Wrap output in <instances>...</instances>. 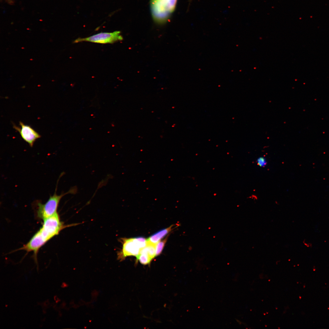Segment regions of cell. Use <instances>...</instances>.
Returning <instances> with one entry per match:
<instances>
[{
    "label": "cell",
    "instance_id": "obj_1",
    "mask_svg": "<svg viewBox=\"0 0 329 329\" xmlns=\"http://www.w3.org/2000/svg\"><path fill=\"white\" fill-rule=\"evenodd\" d=\"M43 220V223L39 230L20 249L27 252H33L36 258L39 249L49 240L58 235L65 228L76 225H64L61 221L57 212Z\"/></svg>",
    "mask_w": 329,
    "mask_h": 329
},
{
    "label": "cell",
    "instance_id": "obj_2",
    "mask_svg": "<svg viewBox=\"0 0 329 329\" xmlns=\"http://www.w3.org/2000/svg\"><path fill=\"white\" fill-rule=\"evenodd\" d=\"M177 0H151L150 8L154 19L159 23L165 22L174 11Z\"/></svg>",
    "mask_w": 329,
    "mask_h": 329
},
{
    "label": "cell",
    "instance_id": "obj_3",
    "mask_svg": "<svg viewBox=\"0 0 329 329\" xmlns=\"http://www.w3.org/2000/svg\"><path fill=\"white\" fill-rule=\"evenodd\" d=\"M122 249L118 253V258L122 260L129 256H136L139 254L141 250L147 244V241L142 237L133 238L122 239Z\"/></svg>",
    "mask_w": 329,
    "mask_h": 329
},
{
    "label": "cell",
    "instance_id": "obj_4",
    "mask_svg": "<svg viewBox=\"0 0 329 329\" xmlns=\"http://www.w3.org/2000/svg\"><path fill=\"white\" fill-rule=\"evenodd\" d=\"M49 197L47 201L44 203H38L37 215L40 218L44 220L48 218L57 212V208L60 200L62 197L65 194L70 193L69 192L62 194L58 195L56 192Z\"/></svg>",
    "mask_w": 329,
    "mask_h": 329
},
{
    "label": "cell",
    "instance_id": "obj_5",
    "mask_svg": "<svg viewBox=\"0 0 329 329\" xmlns=\"http://www.w3.org/2000/svg\"><path fill=\"white\" fill-rule=\"evenodd\" d=\"M120 33L119 31L111 33L101 32L87 37L78 38L75 39L73 43L85 41L102 44H111L123 40Z\"/></svg>",
    "mask_w": 329,
    "mask_h": 329
},
{
    "label": "cell",
    "instance_id": "obj_6",
    "mask_svg": "<svg viewBox=\"0 0 329 329\" xmlns=\"http://www.w3.org/2000/svg\"><path fill=\"white\" fill-rule=\"evenodd\" d=\"M21 128L15 125L13 128L19 133L23 139L32 147L34 142L41 137V136L30 126L24 125L21 122H19Z\"/></svg>",
    "mask_w": 329,
    "mask_h": 329
},
{
    "label": "cell",
    "instance_id": "obj_7",
    "mask_svg": "<svg viewBox=\"0 0 329 329\" xmlns=\"http://www.w3.org/2000/svg\"><path fill=\"white\" fill-rule=\"evenodd\" d=\"M173 225L163 229L151 235L147 239V242L156 244L172 229Z\"/></svg>",
    "mask_w": 329,
    "mask_h": 329
},
{
    "label": "cell",
    "instance_id": "obj_8",
    "mask_svg": "<svg viewBox=\"0 0 329 329\" xmlns=\"http://www.w3.org/2000/svg\"><path fill=\"white\" fill-rule=\"evenodd\" d=\"M137 260L143 264H149L152 259L149 255L146 246L140 250L139 254L136 256Z\"/></svg>",
    "mask_w": 329,
    "mask_h": 329
},
{
    "label": "cell",
    "instance_id": "obj_9",
    "mask_svg": "<svg viewBox=\"0 0 329 329\" xmlns=\"http://www.w3.org/2000/svg\"><path fill=\"white\" fill-rule=\"evenodd\" d=\"M166 241V239L159 241L156 244V256L160 254Z\"/></svg>",
    "mask_w": 329,
    "mask_h": 329
},
{
    "label": "cell",
    "instance_id": "obj_10",
    "mask_svg": "<svg viewBox=\"0 0 329 329\" xmlns=\"http://www.w3.org/2000/svg\"><path fill=\"white\" fill-rule=\"evenodd\" d=\"M257 163L260 166L263 167L266 165L267 162L265 158L263 157H260L258 159Z\"/></svg>",
    "mask_w": 329,
    "mask_h": 329
}]
</instances>
